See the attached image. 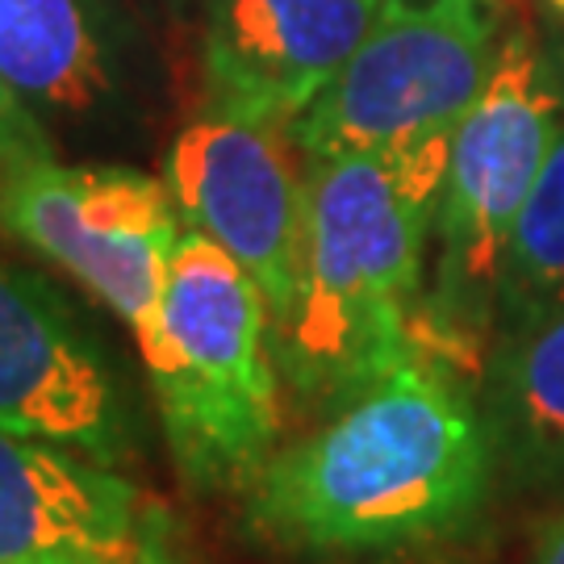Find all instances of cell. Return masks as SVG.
Segmentation results:
<instances>
[{
  "instance_id": "cell-1",
  "label": "cell",
  "mask_w": 564,
  "mask_h": 564,
  "mask_svg": "<svg viewBox=\"0 0 564 564\" xmlns=\"http://www.w3.org/2000/svg\"><path fill=\"white\" fill-rule=\"evenodd\" d=\"M494 435L456 377L405 351L247 485V523L289 552H393L473 519Z\"/></svg>"
},
{
  "instance_id": "cell-2",
  "label": "cell",
  "mask_w": 564,
  "mask_h": 564,
  "mask_svg": "<svg viewBox=\"0 0 564 564\" xmlns=\"http://www.w3.org/2000/svg\"><path fill=\"white\" fill-rule=\"evenodd\" d=\"M452 139L310 160L302 281L276 356L310 398L347 402L410 351Z\"/></svg>"
},
{
  "instance_id": "cell-3",
  "label": "cell",
  "mask_w": 564,
  "mask_h": 564,
  "mask_svg": "<svg viewBox=\"0 0 564 564\" xmlns=\"http://www.w3.org/2000/svg\"><path fill=\"white\" fill-rule=\"evenodd\" d=\"M139 351L184 481L247 489L284 423L276 326L256 281L202 230L176 242L160 318Z\"/></svg>"
},
{
  "instance_id": "cell-4",
  "label": "cell",
  "mask_w": 564,
  "mask_h": 564,
  "mask_svg": "<svg viewBox=\"0 0 564 564\" xmlns=\"http://www.w3.org/2000/svg\"><path fill=\"white\" fill-rule=\"evenodd\" d=\"M494 0H389L372 34L293 121L310 160L452 139L498 63Z\"/></svg>"
},
{
  "instance_id": "cell-5",
  "label": "cell",
  "mask_w": 564,
  "mask_h": 564,
  "mask_svg": "<svg viewBox=\"0 0 564 564\" xmlns=\"http://www.w3.org/2000/svg\"><path fill=\"white\" fill-rule=\"evenodd\" d=\"M561 126L564 93L535 42L527 34L502 39L481 97L452 134L435 214L444 297L460 314L498 297L510 230Z\"/></svg>"
},
{
  "instance_id": "cell-6",
  "label": "cell",
  "mask_w": 564,
  "mask_h": 564,
  "mask_svg": "<svg viewBox=\"0 0 564 564\" xmlns=\"http://www.w3.org/2000/svg\"><path fill=\"white\" fill-rule=\"evenodd\" d=\"M181 223L172 188L130 167L42 160L0 184V226L72 272L139 343L160 318Z\"/></svg>"
},
{
  "instance_id": "cell-7",
  "label": "cell",
  "mask_w": 564,
  "mask_h": 564,
  "mask_svg": "<svg viewBox=\"0 0 564 564\" xmlns=\"http://www.w3.org/2000/svg\"><path fill=\"white\" fill-rule=\"evenodd\" d=\"M305 160L293 126L209 113L184 126L167 155V188L188 230L214 239L256 281L281 326L305 251Z\"/></svg>"
},
{
  "instance_id": "cell-8",
  "label": "cell",
  "mask_w": 564,
  "mask_h": 564,
  "mask_svg": "<svg viewBox=\"0 0 564 564\" xmlns=\"http://www.w3.org/2000/svg\"><path fill=\"white\" fill-rule=\"evenodd\" d=\"M0 564H167L160 510L113 464L0 431Z\"/></svg>"
},
{
  "instance_id": "cell-9",
  "label": "cell",
  "mask_w": 564,
  "mask_h": 564,
  "mask_svg": "<svg viewBox=\"0 0 564 564\" xmlns=\"http://www.w3.org/2000/svg\"><path fill=\"white\" fill-rule=\"evenodd\" d=\"M0 431L118 464L130 426L101 351L67 318L59 297L0 260Z\"/></svg>"
},
{
  "instance_id": "cell-10",
  "label": "cell",
  "mask_w": 564,
  "mask_h": 564,
  "mask_svg": "<svg viewBox=\"0 0 564 564\" xmlns=\"http://www.w3.org/2000/svg\"><path fill=\"white\" fill-rule=\"evenodd\" d=\"M389 0H209V113L293 126L356 55Z\"/></svg>"
},
{
  "instance_id": "cell-11",
  "label": "cell",
  "mask_w": 564,
  "mask_h": 564,
  "mask_svg": "<svg viewBox=\"0 0 564 564\" xmlns=\"http://www.w3.org/2000/svg\"><path fill=\"white\" fill-rule=\"evenodd\" d=\"M0 76L34 113H88L113 93L97 0H0Z\"/></svg>"
},
{
  "instance_id": "cell-12",
  "label": "cell",
  "mask_w": 564,
  "mask_h": 564,
  "mask_svg": "<svg viewBox=\"0 0 564 564\" xmlns=\"http://www.w3.org/2000/svg\"><path fill=\"white\" fill-rule=\"evenodd\" d=\"M494 414L502 444L544 477H564V310L514 330L498 360Z\"/></svg>"
},
{
  "instance_id": "cell-13",
  "label": "cell",
  "mask_w": 564,
  "mask_h": 564,
  "mask_svg": "<svg viewBox=\"0 0 564 564\" xmlns=\"http://www.w3.org/2000/svg\"><path fill=\"white\" fill-rule=\"evenodd\" d=\"M498 302L514 330L564 310V126L510 230Z\"/></svg>"
},
{
  "instance_id": "cell-14",
  "label": "cell",
  "mask_w": 564,
  "mask_h": 564,
  "mask_svg": "<svg viewBox=\"0 0 564 564\" xmlns=\"http://www.w3.org/2000/svg\"><path fill=\"white\" fill-rule=\"evenodd\" d=\"M42 160H55V151H51V139L42 134L39 113L0 76V184Z\"/></svg>"
},
{
  "instance_id": "cell-15",
  "label": "cell",
  "mask_w": 564,
  "mask_h": 564,
  "mask_svg": "<svg viewBox=\"0 0 564 564\" xmlns=\"http://www.w3.org/2000/svg\"><path fill=\"white\" fill-rule=\"evenodd\" d=\"M531 564H564V514H556V519L544 527L540 547H535V561Z\"/></svg>"
},
{
  "instance_id": "cell-16",
  "label": "cell",
  "mask_w": 564,
  "mask_h": 564,
  "mask_svg": "<svg viewBox=\"0 0 564 564\" xmlns=\"http://www.w3.org/2000/svg\"><path fill=\"white\" fill-rule=\"evenodd\" d=\"M556 63L564 67V21H561V30H556Z\"/></svg>"
},
{
  "instance_id": "cell-17",
  "label": "cell",
  "mask_w": 564,
  "mask_h": 564,
  "mask_svg": "<svg viewBox=\"0 0 564 564\" xmlns=\"http://www.w3.org/2000/svg\"><path fill=\"white\" fill-rule=\"evenodd\" d=\"M547 9L556 13V21H564V0H547Z\"/></svg>"
},
{
  "instance_id": "cell-18",
  "label": "cell",
  "mask_w": 564,
  "mask_h": 564,
  "mask_svg": "<svg viewBox=\"0 0 564 564\" xmlns=\"http://www.w3.org/2000/svg\"><path fill=\"white\" fill-rule=\"evenodd\" d=\"M205 4H209V0H205Z\"/></svg>"
}]
</instances>
